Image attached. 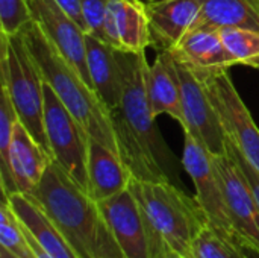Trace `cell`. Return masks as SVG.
Instances as JSON below:
<instances>
[{
	"instance_id": "6da1fadb",
	"label": "cell",
	"mask_w": 259,
	"mask_h": 258,
	"mask_svg": "<svg viewBox=\"0 0 259 258\" xmlns=\"http://www.w3.org/2000/svg\"><path fill=\"white\" fill-rule=\"evenodd\" d=\"M121 67V100L111 111L118 155L129 167L134 179L170 181L178 184V160L167 146L156 117L152 113L146 75V52L127 53L117 50Z\"/></svg>"
},
{
	"instance_id": "7a4b0ae2",
	"label": "cell",
	"mask_w": 259,
	"mask_h": 258,
	"mask_svg": "<svg viewBox=\"0 0 259 258\" xmlns=\"http://www.w3.org/2000/svg\"><path fill=\"white\" fill-rule=\"evenodd\" d=\"M30 198L44 210L79 258H124L97 202L56 161Z\"/></svg>"
},
{
	"instance_id": "3957f363",
	"label": "cell",
	"mask_w": 259,
	"mask_h": 258,
	"mask_svg": "<svg viewBox=\"0 0 259 258\" xmlns=\"http://www.w3.org/2000/svg\"><path fill=\"white\" fill-rule=\"evenodd\" d=\"M146 225L150 258H165L168 249L193 258V242L208 219L196 198L170 181H131Z\"/></svg>"
},
{
	"instance_id": "277c9868",
	"label": "cell",
	"mask_w": 259,
	"mask_h": 258,
	"mask_svg": "<svg viewBox=\"0 0 259 258\" xmlns=\"http://www.w3.org/2000/svg\"><path fill=\"white\" fill-rule=\"evenodd\" d=\"M24 43L36 61L44 81L83 126L87 134L118 154L111 113L80 73L61 55L35 21L21 29Z\"/></svg>"
},
{
	"instance_id": "5b68a950",
	"label": "cell",
	"mask_w": 259,
	"mask_h": 258,
	"mask_svg": "<svg viewBox=\"0 0 259 258\" xmlns=\"http://www.w3.org/2000/svg\"><path fill=\"white\" fill-rule=\"evenodd\" d=\"M0 49L2 87L6 88L18 120L50 154L44 132V78L21 30L11 36L0 33Z\"/></svg>"
},
{
	"instance_id": "8992f818",
	"label": "cell",
	"mask_w": 259,
	"mask_h": 258,
	"mask_svg": "<svg viewBox=\"0 0 259 258\" xmlns=\"http://www.w3.org/2000/svg\"><path fill=\"white\" fill-rule=\"evenodd\" d=\"M44 132L56 161L83 190L88 192L90 135L44 81Z\"/></svg>"
},
{
	"instance_id": "52a82bcc",
	"label": "cell",
	"mask_w": 259,
	"mask_h": 258,
	"mask_svg": "<svg viewBox=\"0 0 259 258\" xmlns=\"http://www.w3.org/2000/svg\"><path fill=\"white\" fill-rule=\"evenodd\" d=\"M203 84L219 113L226 138L259 172V128L237 91L231 75L225 70L206 78Z\"/></svg>"
},
{
	"instance_id": "ba28073f",
	"label": "cell",
	"mask_w": 259,
	"mask_h": 258,
	"mask_svg": "<svg viewBox=\"0 0 259 258\" xmlns=\"http://www.w3.org/2000/svg\"><path fill=\"white\" fill-rule=\"evenodd\" d=\"M176 65L181 81L184 132L194 137L212 155L226 154L228 138L203 81H200L184 62L176 59Z\"/></svg>"
},
{
	"instance_id": "9c48e42d",
	"label": "cell",
	"mask_w": 259,
	"mask_h": 258,
	"mask_svg": "<svg viewBox=\"0 0 259 258\" xmlns=\"http://www.w3.org/2000/svg\"><path fill=\"white\" fill-rule=\"evenodd\" d=\"M214 163L235 239L259 251V207L247 179L228 152L214 155Z\"/></svg>"
},
{
	"instance_id": "30bf717a",
	"label": "cell",
	"mask_w": 259,
	"mask_h": 258,
	"mask_svg": "<svg viewBox=\"0 0 259 258\" xmlns=\"http://www.w3.org/2000/svg\"><path fill=\"white\" fill-rule=\"evenodd\" d=\"M182 166L196 187V201L203 210L208 222L223 233L234 236L228 216L220 178L215 169L214 155L194 137L185 132Z\"/></svg>"
},
{
	"instance_id": "8fae6325",
	"label": "cell",
	"mask_w": 259,
	"mask_h": 258,
	"mask_svg": "<svg viewBox=\"0 0 259 258\" xmlns=\"http://www.w3.org/2000/svg\"><path fill=\"white\" fill-rule=\"evenodd\" d=\"M32 21L93 88L87 64V32L56 0H26Z\"/></svg>"
},
{
	"instance_id": "7c38bea8",
	"label": "cell",
	"mask_w": 259,
	"mask_h": 258,
	"mask_svg": "<svg viewBox=\"0 0 259 258\" xmlns=\"http://www.w3.org/2000/svg\"><path fill=\"white\" fill-rule=\"evenodd\" d=\"M97 205L123 257L150 258L144 217L131 187Z\"/></svg>"
},
{
	"instance_id": "4fadbf2b",
	"label": "cell",
	"mask_w": 259,
	"mask_h": 258,
	"mask_svg": "<svg viewBox=\"0 0 259 258\" xmlns=\"http://www.w3.org/2000/svg\"><path fill=\"white\" fill-rule=\"evenodd\" d=\"M103 33L105 41L120 52H146L152 46L146 5L140 0H109Z\"/></svg>"
},
{
	"instance_id": "5bb4252c",
	"label": "cell",
	"mask_w": 259,
	"mask_h": 258,
	"mask_svg": "<svg viewBox=\"0 0 259 258\" xmlns=\"http://www.w3.org/2000/svg\"><path fill=\"white\" fill-rule=\"evenodd\" d=\"M170 52L200 81L235 65L219 29H193Z\"/></svg>"
},
{
	"instance_id": "9a60e30c",
	"label": "cell",
	"mask_w": 259,
	"mask_h": 258,
	"mask_svg": "<svg viewBox=\"0 0 259 258\" xmlns=\"http://www.w3.org/2000/svg\"><path fill=\"white\" fill-rule=\"evenodd\" d=\"M152 46L171 50L193 27L199 14V0H150L146 3Z\"/></svg>"
},
{
	"instance_id": "2e32d148",
	"label": "cell",
	"mask_w": 259,
	"mask_h": 258,
	"mask_svg": "<svg viewBox=\"0 0 259 258\" xmlns=\"http://www.w3.org/2000/svg\"><path fill=\"white\" fill-rule=\"evenodd\" d=\"M88 193L96 201H105L131 186L132 173L118 154L90 137L88 141Z\"/></svg>"
},
{
	"instance_id": "e0dca14e",
	"label": "cell",
	"mask_w": 259,
	"mask_h": 258,
	"mask_svg": "<svg viewBox=\"0 0 259 258\" xmlns=\"http://www.w3.org/2000/svg\"><path fill=\"white\" fill-rule=\"evenodd\" d=\"M147 94L150 108L155 117L167 114L173 117L181 126L184 125L181 81L178 73L176 59L170 50H161L153 64H149L147 75Z\"/></svg>"
},
{
	"instance_id": "ac0fdd59",
	"label": "cell",
	"mask_w": 259,
	"mask_h": 258,
	"mask_svg": "<svg viewBox=\"0 0 259 258\" xmlns=\"http://www.w3.org/2000/svg\"><path fill=\"white\" fill-rule=\"evenodd\" d=\"M87 64L93 88L109 113L114 111L120 105L123 91L117 49L109 43L87 33Z\"/></svg>"
},
{
	"instance_id": "d6986e66",
	"label": "cell",
	"mask_w": 259,
	"mask_h": 258,
	"mask_svg": "<svg viewBox=\"0 0 259 258\" xmlns=\"http://www.w3.org/2000/svg\"><path fill=\"white\" fill-rule=\"evenodd\" d=\"M52 161V155L18 120L14 126L11 146V169L17 190L24 195H32Z\"/></svg>"
},
{
	"instance_id": "ffe728a7",
	"label": "cell",
	"mask_w": 259,
	"mask_h": 258,
	"mask_svg": "<svg viewBox=\"0 0 259 258\" xmlns=\"http://www.w3.org/2000/svg\"><path fill=\"white\" fill-rule=\"evenodd\" d=\"M15 216L21 225L30 233L36 243L53 258H79L68 245L61 231L53 225L44 210L35 202L33 198L24 193H12L6 196Z\"/></svg>"
},
{
	"instance_id": "44dd1931",
	"label": "cell",
	"mask_w": 259,
	"mask_h": 258,
	"mask_svg": "<svg viewBox=\"0 0 259 258\" xmlns=\"http://www.w3.org/2000/svg\"><path fill=\"white\" fill-rule=\"evenodd\" d=\"M199 3L200 14L190 30L222 27L259 30V0H199Z\"/></svg>"
},
{
	"instance_id": "7402d4cb",
	"label": "cell",
	"mask_w": 259,
	"mask_h": 258,
	"mask_svg": "<svg viewBox=\"0 0 259 258\" xmlns=\"http://www.w3.org/2000/svg\"><path fill=\"white\" fill-rule=\"evenodd\" d=\"M17 122H18V116L11 102V97L6 88L0 85V181H2L3 196H9L18 192L11 169L12 134Z\"/></svg>"
},
{
	"instance_id": "603a6c76",
	"label": "cell",
	"mask_w": 259,
	"mask_h": 258,
	"mask_svg": "<svg viewBox=\"0 0 259 258\" xmlns=\"http://www.w3.org/2000/svg\"><path fill=\"white\" fill-rule=\"evenodd\" d=\"M193 258H247L240 242L209 222L193 242Z\"/></svg>"
},
{
	"instance_id": "cb8c5ba5",
	"label": "cell",
	"mask_w": 259,
	"mask_h": 258,
	"mask_svg": "<svg viewBox=\"0 0 259 258\" xmlns=\"http://www.w3.org/2000/svg\"><path fill=\"white\" fill-rule=\"evenodd\" d=\"M219 30L235 65L259 70V30L244 27H222Z\"/></svg>"
},
{
	"instance_id": "d4e9b609",
	"label": "cell",
	"mask_w": 259,
	"mask_h": 258,
	"mask_svg": "<svg viewBox=\"0 0 259 258\" xmlns=\"http://www.w3.org/2000/svg\"><path fill=\"white\" fill-rule=\"evenodd\" d=\"M0 245L17 258H36L26 236L23 227L15 216L6 196H2L0 207Z\"/></svg>"
},
{
	"instance_id": "484cf974",
	"label": "cell",
	"mask_w": 259,
	"mask_h": 258,
	"mask_svg": "<svg viewBox=\"0 0 259 258\" xmlns=\"http://www.w3.org/2000/svg\"><path fill=\"white\" fill-rule=\"evenodd\" d=\"M30 20L26 0H0V29L3 35L11 36L20 32Z\"/></svg>"
},
{
	"instance_id": "4316f807",
	"label": "cell",
	"mask_w": 259,
	"mask_h": 258,
	"mask_svg": "<svg viewBox=\"0 0 259 258\" xmlns=\"http://www.w3.org/2000/svg\"><path fill=\"white\" fill-rule=\"evenodd\" d=\"M109 0H80V9L85 21V30L105 41L103 26Z\"/></svg>"
},
{
	"instance_id": "83f0119b",
	"label": "cell",
	"mask_w": 259,
	"mask_h": 258,
	"mask_svg": "<svg viewBox=\"0 0 259 258\" xmlns=\"http://www.w3.org/2000/svg\"><path fill=\"white\" fill-rule=\"evenodd\" d=\"M226 152L229 154V157L237 163V166L243 172V175L247 179L249 187H250V190H252V193L255 196V201H256L259 207V172L246 160V157L237 149V146L234 143H231L229 140L226 143Z\"/></svg>"
},
{
	"instance_id": "f1b7e54d",
	"label": "cell",
	"mask_w": 259,
	"mask_h": 258,
	"mask_svg": "<svg viewBox=\"0 0 259 258\" xmlns=\"http://www.w3.org/2000/svg\"><path fill=\"white\" fill-rule=\"evenodd\" d=\"M56 2L85 29V21H83V15H82V9H80V0H56Z\"/></svg>"
},
{
	"instance_id": "f546056e",
	"label": "cell",
	"mask_w": 259,
	"mask_h": 258,
	"mask_svg": "<svg viewBox=\"0 0 259 258\" xmlns=\"http://www.w3.org/2000/svg\"><path fill=\"white\" fill-rule=\"evenodd\" d=\"M243 246V245H241ZM243 251L244 254L247 255V258H259V251L255 248H250V246H243Z\"/></svg>"
},
{
	"instance_id": "4dcf8cb0",
	"label": "cell",
	"mask_w": 259,
	"mask_h": 258,
	"mask_svg": "<svg viewBox=\"0 0 259 258\" xmlns=\"http://www.w3.org/2000/svg\"><path fill=\"white\" fill-rule=\"evenodd\" d=\"M165 258H187V257L181 255L179 252H176V251H173V249H168V252H167V257Z\"/></svg>"
},
{
	"instance_id": "1f68e13d",
	"label": "cell",
	"mask_w": 259,
	"mask_h": 258,
	"mask_svg": "<svg viewBox=\"0 0 259 258\" xmlns=\"http://www.w3.org/2000/svg\"><path fill=\"white\" fill-rule=\"evenodd\" d=\"M0 258H17V257H14L8 249L2 248V249H0Z\"/></svg>"
},
{
	"instance_id": "d6a6232c",
	"label": "cell",
	"mask_w": 259,
	"mask_h": 258,
	"mask_svg": "<svg viewBox=\"0 0 259 258\" xmlns=\"http://www.w3.org/2000/svg\"><path fill=\"white\" fill-rule=\"evenodd\" d=\"M140 2H143V3H144V5H146V3H149V2H150V0H140Z\"/></svg>"
}]
</instances>
